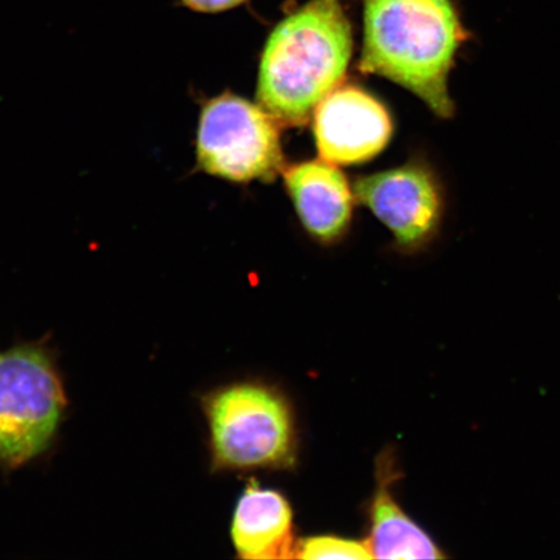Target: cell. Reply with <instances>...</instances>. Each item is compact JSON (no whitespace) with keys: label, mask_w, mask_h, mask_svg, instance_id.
Returning a JSON list of instances; mask_svg holds the SVG:
<instances>
[{"label":"cell","mask_w":560,"mask_h":560,"mask_svg":"<svg viewBox=\"0 0 560 560\" xmlns=\"http://www.w3.org/2000/svg\"><path fill=\"white\" fill-rule=\"evenodd\" d=\"M363 25L361 72L397 83L450 120V77L470 39L457 0H363Z\"/></svg>","instance_id":"obj_1"},{"label":"cell","mask_w":560,"mask_h":560,"mask_svg":"<svg viewBox=\"0 0 560 560\" xmlns=\"http://www.w3.org/2000/svg\"><path fill=\"white\" fill-rule=\"evenodd\" d=\"M352 52V26L340 0H312L266 42L258 103L280 125H305L345 79Z\"/></svg>","instance_id":"obj_2"},{"label":"cell","mask_w":560,"mask_h":560,"mask_svg":"<svg viewBox=\"0 0 560 560\" xmlns=\"http://www.w3.org/2000/svg\"><path fill=\"white\" fill-rule=\"evenodd\" d=\"M215 471L289 470L296 464L295 417L268 384L226 385L202 398Z\"/></svg>","instance_id":"obj_3"},{"label":"cell","mask_w":560,"mask_h":560,"mask_svg":"<svg viewBox=\"0 0 560 560\" xmlns=\"http://www.w3.org/2000/svg\"><path fill=\"white\" fill-rule=\"evenodd\" d=\"M66 408L50 350L24 345L0 352V466L16 468L44 454Z\"/></svg>","instance_id":"obj_4"},{"label":"cell","mask_w":560,"mask_h":560,"mask_svg":"<svg viewBox=\"0 0 560 560\" xmlns=\"http://www.w3.org/2000/svg\"><path fill=\"white\" fill-rule=\"evenodd\" d=\"M278 122L261 105L223 94L201 110L198 164L234 182L275 179L283 166Z\"/></svg>","instance_id":"obj_5"},{"label":"cell","mask_w":560,"mask_h":560,"mask_svg":"<svg viewBox=\"0 0 560 560\" xmlns=\"http://www.w3.org/2000/svg\"><path fill=\"white\" fill-rule=\"evenodd\" d=\"M354 194L389 229L402 254H418L438 240L446 212L445 186L424 158L360 178Z\"/></svg>","instance_id":"obj_6"},{"label":"cell","mask_w":560,"mask_h":560,"mask_svg":"<svg viewBox=\"0 0 560 560\" xmlns=\"http://www.w3.org/2000/svg\"><path fill=\"white\" fill-rule=\"evenodd\" d=\"M315 143L322 160L355 165L374 159L394 136L385 105L354 86L335 89L314 110Z\"/></svg>","instance_id":"obj_7"},{"label":"cell","mask_w":560,"mask_h":560,"mask_svg":"<svg viewBox=\"0 0 560 560\" xmlns=\"http://www.w3.org/2000/svg\"><path fill=\"white\" fill-rule=\"evenodd\" d=\"M376 486L369 506L366 541L373 559H445L447 555L423 527L406 513L394 494L402 478L394 447L376 458Z\"/></svg>","instance_id":"obj_8"},{"label":"cell","mask_w":560,"mask_h":560,"mask_svg":"<svg viewBox=\"0 0 560 560\" xmlns=\"http://www.w3.org/2000/svg\"><path fill=\"white\" fill-rule=\"evenodd\" d=\"M284 184L301 222L322 243L345 235L352 220L353 195L346 175L325 160L293 165Z\"/></svg>","instance_id":"obj_9"},{"label":"cell","mask_w":560,"mask_h":560,"mask_svg":"<svg viewBox=\"0 0 560 560\" xmlns=\"http://www.w3.org/2000/svg\"><path fill=\"white\" fill-rule=\"evenodd\" d=\"M231 540L242 559L295 558L298 541L290 502L277 490L249 482L236 503Z\"/></svg>","instance_id":"obj_10"},{"label":"cell","mask_w":560,"mask_h":560,"mask_svg":"<svg viewBox=\"0 0 560 560\" xmlns=\"http://www.w3.org/2000/svg\"><path fill=\"white\" fill-rule=\"evenodd\" d=\"M298 559H373L366 540H350L338 536H314L298 541Z\"/></svg>","instance_id":"obj_11"},{"label":"cell","mask_w":560,"mask_h":560,"mask_svg":"<svg viewBox=\"0 0 560 560\" xmlns=\"http://www.w3.org/2000/svg\"><path fill=\"white\" fill-rule=\"evenodd\" d=\"M245 0H182L188 9L199 12H221L241 5Z\"/></svg>","instance_id":"obj_12"}]
</instances>
